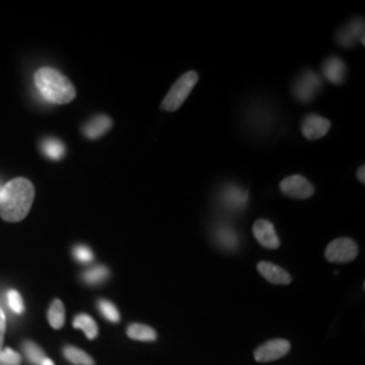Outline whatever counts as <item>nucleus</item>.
I'll use <instances>...</instances> for the list:
<instances>
[{
    "label": "nucleus",
    "instance_id": "f257e3e1",
    "mask_svg": "<svg viewBox=\"0 0 365 365\" xmlns=\"http://www.w3.org/2000/svg\"><path fill=\"white\" fill-rule=\"evenodd\" d=\"M34 184L26 178H15L0 190V218L6 222L24 221L33 207Z\"/></svg>",
    "mask_w": 365,
    "mask_h": 365
},
{
    "label": "nucleus",
    "instance_id": "f03ea898",
    "mask_svg": "<svg viewBox=\"0 0 365 365\" xmlns=\"http://www.w3.org/2000/svg\"><path fill=\"white\" fill-rule=\"evenodd\" d=\"M34 84L41 96L52 105H68L76 98L72 81L54 68H39L34 75Z\"/></svg>",
    "mask_w": 365,
    "mask_h": 365
},
{
    "label": "nucleus",
    "instance_id": "7ed1b4c3",
    "mask_svg": "<svg viewBox=\"0 0 365 365\" xmlns=\"http://www.w3.org/2000/svg\"><path fill=\"white\" fill-rule=\"evenodd\" d=\"M199 80V76L195 71H190L187 73H184L182 78H178L176 83L172 86L168 95L164 98L161 108L165 111H176L182 107V103L185 102V99L188 98V95L194 90Z\"/></svg>",
    "mask_w": 365,
    "mask_h": 365
},
{
    "label": "nucleus",
    "instance_id": "20e7f679",
    "mask_svg": "<svg viewBox=\"0 0 365 365\" xmlns=\"http://www.w3.org/2000/svg\"><path fill=\"white\" fill-rule=\"evenodd\" d=\"M321 86H322L321 78L313 71H306L297 78L294 84V95L303 103L312 102L315 95L321 90Z\"/></svg>",
    "mask_w": 365,
    "mask_h": 365
},
{
    "label": "nucleus",
    "instance_id": "39448f33",
    "mask_svg": "<svg viewBox=\"0 0 365 365\" xmlns=\"http://www.w3.org/2000/svg\"><path fill=\"white\" fill-rule=\"evenodd\" d=\"M359 255L357 244L351 238H337L327 245L325 250L327 260L331 262H349Z\"/></svg>",
    "mask_w": 365,
    "mask_h": 365
},
{
    "label": "nucleus",
    "instance_id": "423d86ee",
    "mask_svg": "<svg viewBox=\"0 0 365 365\" xmlns=\"http://www.w3.org/2000/svg\"><path fill=\"white\" fill-rule=\"evenodd\" d=\"M249 192L247 190L229 184L222 188L220 194V203L223 209L229 210L232 212H241L248 206Z\"/></svg>",
    "mask_w": 365,
    "mask_h": 365
},
{
    "label": "nucleus",
    "instance_id": "0eeeda50",
    "mask_svg": "<svg viewBox=\"0 0 365 365\" xmlns=\"http://www.w3.org/2000/svg\"><path fill=\"white\" fill-rule=\"evenodd\" d=\"M280 191L292 199H309L314 195L315 190L312 182L300 175L288 176L280 182Z\"/></svg>",
    "mask_w": 365,
    "mask_h": 365
},
{
    "label": "nucleus",
    "instance_id": "6e6552de",
    "mask_svg": "<svg viewBox=\"0 0 365 365\" xmlns=\"http://www.w3.org/2000/svg\"><path fill=\"white\" fill-rule=\"evenodd\" d=\"M289 342L287 339H271L256 349L255 359L259 363H268L284 357L289 352Z\"/></svg>",
    "mask_w": 365,
    "mask_h": 365
},
{
    "label": "nucleus",
    "instance_id": "1a4fd4ad",
    "mask_svg": "<svg viewBox=\"0 0 365 365\" xmlns=\"http://www.w3.org/2000/svg\"><path fill=\"white\" fill-rule=\"evenodd\" d=\"M330 126H331L330 120H327V118L319 117L317 114H310L302 122V133L304 138L315 141L327 135V131L330 130Z\"/></svg>",
    "mask_w": 365,
    "mask_h": 365
},
{
    "label": "nucleus",
    "instance_id": "9d476101",
    "mask_svg": "<svg viewBox=\"0 0 365 365\" xmlns=\"http://www.w3.org/2000/svg\"><path fill=\"white\" fill-rule=\"evenodd\" d=\"M253 235L261 247L267 249H277L280 247V240L276 235L272 222L267 220H257L253 225Z\"/></svg>",
    "mask_w": 365,
    "mask_h": 365
},
{
    "label": "nucleus",
    "instance_id": "9b49d317",
    "mask_svg": "<svg viewBox=\"0 0 365 365\" xmlns=\"http://www.w3.org/2000/svg\"><path fill=\"white\" fill-rule=\"evenodd\" d=\"M359 39L364 45V21L359 18L353 19L352 22H349L337 33V41L339 45L345 48H351Z\"/></svg>",
    "mask_w": 365,
    "mask_h": 365
},
{
    "label": "nucleus",
    "instance_id": "f8f14e48",
    "mask_svg": "<svg viewBox=\"0 0 365 365\" xmlns=\"http://www.w3.org/2000/svg\"><path fill=\"white\" fill-rule=\"evenodd\" d=\"M214 238L218 242V245L225 250H235L238 247V235L235 233V229L232 225L220 222L214 226Z\"/></svg>",
    "mask_w": 365,
    "mask_h": 365
},
{
    "label": "nucleus",
    "instance_id": "ddd939ff",
    "mask_svg": "<svg viewBox=\"0 0 365 365\" xmlns=\"http://www.w3.org/2000/svg\"><path fill=\"white\" fill-rule=\"evenodd\" d=\"M257 269L265 277L268 282L274 284H289L291 283V276L287 271L280 268L279 265L268 262V261H261L257 264Z\"/></svg>",
    "mask_w": 365,
    "mask_h": 365
},
{
    "label": "nucleus",
    "instance_id": "4468645a",
    "mask_svg": "<svg viewBox=\"0 0 365 365\" xmlns=\"http://www.w3.org/2000/svg\"><path fill=\"white\" fill-rule=\"evenodd\" d=\"M111 126H113L111 118L107 117L105 114H101V115L92 118L91 120H88L84 125L83 133L87 138L96 140V138H101L102 135H105L106 133L111 129Z\"/></svg>",
    "mask_w": 365,
    "mask_h": 365
},
{
    "label": "nucleus",
    "instance_id": "2eb2a0df",
    "mask_svg": "<svg viewBox=\"0 0 365 365\" xmlns=\"http://www.w3.org/2000/svg\"><path fill=\"white\" fill-rule=\"evenodd\" d=\"M325 78L333 84H342L346 78V66L339 57H330L322 66Z\"/></svg>",
    "mask_w": 365,
    "mask_h": 365
},
{
    "label": "nucleus",
    "instance_id": "dca6fc26",
    "mask_svg": "<svg viewBox=\"0 0 365 365\" xmlns=\"http://www.w3.org/2000/svg\"><path fill=\"white\" fill-rule=\"evenodd\" d=\"M73 327L83 330L84 334L87 336V339H96L98 333H99L96 322L88 314H78V315H76L75 319H73Z\"/></svg>",
    "mask_w": 365,
    "mask_h": 365
},
{
    "label": "nucleus",
    "instance_id": "f3484780",
    "mask_svg": "<svg viewBox=\"0 0 365 365\" xmlns=\"http://www.w3.org/2000/svg\"><path fill=\"white\" fill-rule=\"evenodd\" d=\"M48 321L53 329H61L66 324V307L60 299H54L48 310Z\"/></svg>",
    "mask_w": 365,
    "mask_h": 365
},
{
    "label": "nucleus",
    "instance_id": "a211bd4d",
    "mask_svg": "<svg viewBox=\"0 0 365 365\" xmlns=\"http://www.w3.org/2000/svg\"><path fill=\"white\" fill-rule=\"evenodd\" d=\"M128 336L131 339L146 341V342H150L157 339L156 330L143 324H131L130 327H128Z\"/></svg>",
    "mask_w": 365,
    "mask_h": 365
},
{
    "label": "nucleus",
    "instance_id": "6ab92c4d",
    "mask_svg": "<svg viewBox=\"0 0 365 365\" xmlns=\"http://www.w3.org/2000/svg\"><path fill=\"white\" fill-rule=\"evenodd\" d=\"M108 276H110V271H108L107 267H105V265H96V267H92L90 269H87L83 274V280L87 284L96 286V284H101V283H103L105 280H107Z\"/></svg>",
    "mask_w": 365,
    "mask_h": 365
},
{
    "label": "nucleus",
    "instance_id": "aec40b11",
    "mask_svg": "<svg viewBox=\"0 0 365 365\" xmlns=\"http://www.w3.org/2000/svg\"><path fill=\"white\" fill-rule=\"evenodd\" d=\"M42 152L52 160H61L66 156V145L56 138H48L42 144Z\"/></svg>",
    "mask_w": 365,
    "mask_h": 365
},
{
    "label": "nucleus",
    "instance_id": "412c9836",
    "mask_svg": "<svg viewBox=\"0 0 365 365\" xmlns=\"http://www.w3.org/2000/svg\"><path fill=\"white\" fill-rule=\"evenodd\" d=\"M64 356L66 360L72 364L76 365H93V360L91 356L87 354L84 351L78 349L76 346H66L64 348Z\"/></svg>",
    "mask_w": 365,
    "mask_h": 365
},
{
    "label": "nucleus",
    "instance_id": "4be33fe9",
    "mask_svg": "<svg viewBox=\"0 0 365 365\" xmlns=\"http://www.w3.org/2000/svg\"><path fill=\"white\" fill-rule=\"evenodd\" d=\"M98 307H99L101 314L105 317L107 321L114 322V324L119 322L120 314L118 312V309L114 303H111L110 300L107 299H99L98 300Z\"/></svg>",
    "mask_w": 365,
    "mask_h": 365
},
{
    "label": "nucleus",
    "instance_id": "5701e85b",
    "mask_svg": "<svg viewBox=\"0 0 365 365\" xmlns=\"http://www.w3.org/2000/svg\"><path fill=\"white\" fill-rule=\"evenodd\" d=\"M24 351L26 353L29 361L33 363V364L41 365V363L46 359L43 351L39 348L37 344H34V342H25Z\"/></svg>",
    "mask_w": 365,
    "mask_h": 365
},
{
    "label": "nucleus",
    "instance_id": "b1692460",
    "mask_svg": "<svg viewBox=\"0 0 365 365\" xmlns=\"http://www.w3.org/2000/svg\"><path fill=\"white\" fill-rule=\"evenodd\" d=\"M7 300H9V306L13 310L14 313L22 314L25 310V304H24V299L21 297V294L15 289L9 291L7 294Z\"/></svg>",
    "mask_w": 365,
    "mask_h": 365
},
{
    "label": "nucleus",
    "instance_id": "393cba45",
    "mask_svg": "<svg viewBox=\"0 0 365 365\" xmlns=\"http://www.w3.org/2000/svg\"><path fill=\"white\" fill-rule=\"evenodd\" d=\"M73 256L81 264H88L93 260V253L87 245H76L73 248Z\"/></svg>",
    "mask_w": 365,
    "mask_h": 365
},
{
    "label": "nucleus",
    "instance_id": "a878e982",
    "mask_svg": "<svg viewBox=\"0 0 365 365\" xmlns=\"http://www.w3.org/2000/svg\"><path fill=\"white\" fill-rule=\"evenodd\" d=\"M0 363L4 365H19L21 364V356H19V353L15 352L10 348L3 349V351H0Z\"/></svg>",
    "mask_w": 365,
    "mask_h": 365
},
{
    "label": "nucleus",
    "instance_id": "bb28decb",
    "mask_svg": "<svg viewBox=\"0 0 365 365\" xmlns=\"http://www.w3.org/2000/svg\"><path fill=\"white\" fill-rule=\"evenodd\" d=\"M4 333H6V315L0 309V349H1V345L4 341Z\"/></svg>",
    "mask_w": 365,
    "mask_h": 365
},
{
    "label": "nucleus",
    "instance_id": "cd10ccee",
    "mask_svg": "<svg viewBox=\"0 0 365 365\" xmlns=\"http://www.w3.org/2000/svg\"><path fill=\"white\" fill-rule=\"evenodd\" d=\"M364 170H365L364 165H361V167H360V168H359V170H357V179H359V182H363V184H364V182H365Z\"/></svg>",
    "mask_w": 365,
    "mask_h": 365
},
{
    "label": "nucleus",
    "instance_id": "c85d7f7f",
    "mask_svg": "<svg viewBox=\"0 0 365 365\" xmlns=\"http://www.w3.org/2000/svg\"><path fill=\"white\" fill-rule=\"evenodd\" d=\"M41 365H54V363H53L51 359H45V360L41 363Z\"/></svg>",
    "mask_w": 365,
    "mask_h": 365
},
{
    "label": "nucleus",
    "instance_id": "c756f323",
    "mask_svg": "<svg viewBox=\"0 0 365 365\" xmlns=\"http://www.w3.org/2000/svg\"><path fill=\"white\" fill-rule=\"evenodd\" d=\"M1 187H3V185H1V184H0V190H1Z\"/></svg>",
    "mask_w": 365,
    "mask_h": 365
}]
</instances>
